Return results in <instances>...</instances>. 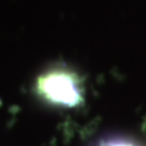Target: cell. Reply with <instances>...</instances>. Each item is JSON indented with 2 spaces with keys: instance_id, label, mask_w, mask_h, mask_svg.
Returning <instances> with one entry per match:
<instances>
[{
  "instance_id": "6da1fadb",
  "label": "cell",
  "mask_w": 146,
  "mask_h": 146,
  "mask_svg": "<svg viewBox=\"0 0 146 146\" xmlns=\"http://www.w3.org/2000/svg\"><path fill=\"white\" fill-rule=\"evenodd\" d=\"M35 95L58 108H78L84 104V83L77 72L65 65H55L36 77Z\"/></svg>"
},
{
  "instance_id": "7a4b0ae2",
  "label": "cell",
  "mask_w": 146,
  "mask_h": 146,
  "mask_svg": "<svg viewBox=\"0 0 146 146\" xmlns=\"http://www.w3.org/2000/svg\"><path fill=\"white\" fill-rule=\"evenodd\" d=\"M94 146H139L127 138L122 136H110V138H104Z\"/></svg>"
}]
</instances>
